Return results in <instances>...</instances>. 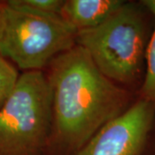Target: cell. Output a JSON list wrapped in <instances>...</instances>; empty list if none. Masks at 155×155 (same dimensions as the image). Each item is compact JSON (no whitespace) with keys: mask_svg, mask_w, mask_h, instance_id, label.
<instances>
[{"mask_svg":"<svg viewBox=\"0 0 155 155\" xmlns=\"http://www.w3.org/2000/svg\"><path fill=\"white\" fill-rule=\"evenodd\" d=\"M48 67L53 123L46 155H73L127 110L128 93L100 72L77 44Z\"/></svg>","mask_w":155,"mask_h":155,"instance_id":"1","label":"cell"},{"mask_svg":"<svg viewBox=\"0 0 155 155\" xmlns=\"http://www.w3.org/2000/svg\"><path fill=\"white\" fill-rule=\"evenodd\" d=\"M76 44L111 81L133 83L146 61L148 41L144 17L134 5L124 3L99 26L78 32Z\"/></svg>","mask_w":155,"mask_h":155,"instance_id":"2","label":"cell"},{"mask_svg":"<svg viewBox=\"0 0 155 155\" xmlns=\"http://www.w3.org/2000/svg\"><path fill=\"white\" fill-rule=\"evenodd\" d=\"M52 123L47 76L41 71L22 72L0 109V155H46Z\"/></svg>","mask_w":155,"mask_h":155,"instance_id":"3","label":"cell"},{"mask_svg":"<svg viewBox=\"0 0 155 155\" xmlns=\"http://www.w3.org/2000/svg\"><path fill=\"white\" fill-rule=\"evenodd\" d=\"M77 31L61 16L38 15L0 4V54L24 72L41 71L76 45Z\"/></svg>","mask_w":155,"mask_h":155,"instance_id":"4","label":"cell"},{"mask_svg":"<svg viewBox=\"0 0 155 155\" xmlns=\"http://www.w3.org/2000/svg\"><path fill=\"white\" fill-rule=\"evenodd\" d=\"M154 117L155 106L140 98L73 155H143Z\"/></svg>","mask_w":155,"mask_h":155,"instance_id":"5","label":"cell"},{"mask_svg":"<svg viewBox=\"0 0 155 155\" xmlns=\"http://www.w3.org/2000/svg\"><path fill=\"white\" fill-rule=\"evenodd\" d=\"M124 3L121 0H66L60 16L78 33L99 26Z\"/></svg>","mask_w":155,"mask_h":155,"instance_id":"6","label":"cell"},{"mask_svg":"<svg viewBox=\"0 0 155 155\" xmlns=\"http://www.w3.org/2000/svg\"><path fill=\"white\" fill-rule=\"evenodd\" d=\"M142 3L153 17L154 27L146 51L147 69L140 90V98L155 106V0H145Z\"/></svg>","mask_w":155,"mask_h":155,"instance_id":"7","label":"cell"},{"mask_svg":"<svg viewBox=\"0 0 155 155\" xmlns=\"http://www.w3.org/2000/svg\"><path fill=\"white\" fill-rule=\"evenodd\" d=\"M9 5L18 10L38 15L60 16L64 4L63 0H11Z\"/></svg>","mask_w":155,"mask_h":155,"instance_id":"8","label":"cell"},{"mask_svg":"<svg viewBox=\"0 0 155 155\" xmlns=\"http://www.w3.org/2000/svg\"><path fill=\"white\" fill-rule=\"evenodd\" d=\"M19 77L15 66L0 54V109L14 91Z\"/></svg>","mask_w":155,"mask_h":155,"instance_id":"9","label":"cell"}]
</instances>
